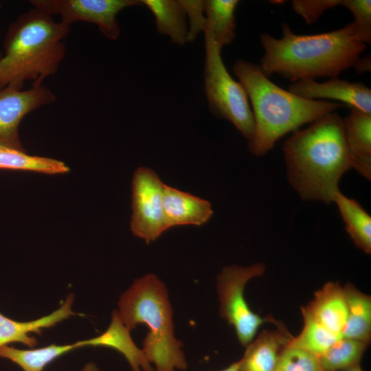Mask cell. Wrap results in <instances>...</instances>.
I'll return each mask as SVG.
<instances>
[{
	"mask_svg": "<svg viewBox=\"0 0 371 371\" xmlns=\"http://www.w3.org/2000/svg\"><path fill=\"white\" fill-rule=\"evenodd\" d=\"M205 49L204 88L209 109L215 117L230 122L249 142L254 134L255 122L247 92L229 74L221 49L207 37Z\"/></svg>",
	"mask_w": 371,
	"mask_h": 371,
	"instance_id": "8992f818",
	"label": "cell"
},
{
	"mask_svg": "<svg viewBox=\"0 0 371 371\" xmlns=\"http://www.w3.org/2000/svg\"><path fill=\"white\" fill-rule=\"evenodd\" d=\"M311 315L330 332L341 337L347 318L343 286L338 282H328L314 293L304 306Z\"/></svg>",
	"mask_w": 371,
	"mask_h": 371,
	"instance_id": "9a60e30c",
	"label": "cell"
},
{
	"mask_svg": "<svg viewBox=\"0 0 371 371\" xmlns=\"http://www.w3.org/2000/svg\"><path fill=\"white\" fill-rule=\"evenodd\" d=\"M0 169L27 170L54 175L67 172L63 161L45 157L32 156L25 151L0 147Z\"/></svg>",
	"mask_w": 371,
	"mask_h": 371,
	"instance_id": "cb8c5ba5",
	"label": "cell"
},
{
	"mask_svg": "<svg viewBox=\"0 0 371 371\" xmlns=\"http://www.w3.org/2000/svg\"><path fill=\"white\" fill-rule=\"evenodd\" d=\"M346 144L349 150L352 169L371 179V113L350 109L343 119Z\"/></svg>",
	"mask_w": 371,
	"mask_h": 371,
	"instance_id": "5bb4252c",
	"label": "cell"
},
{
	"mask_svg": "<svg viewBox=\"0 0 371 371\" xmlns=\"http://www.w3.org/2000/svg\"><path fill=\"white\" fill-rule=\"evenodd\" d=\"M370 56L367 55L363 57H359L355 63L353 67H355L359 74L366 71H370Z\"/></svg>",
	"mask_w": 371,
	"mask_h": 371,
	"instance_id": "f546056e",
	"label": "cell"
},
{
	"mask_svg": "<svg viewBox=\"0 0 371 371\" xmlns=\"http://www.w3.org/2000/svg\"><path fill=\"white\" fill-rule=\"evenodd\" d=\"M164 186L149 168H138L133 174L131 229L146 243L155 241L170 229L164 210Z\"/></svg>",
	"mask_w": 371,
	"mask_h": 371,
	"instance_id": "ba28073f",
	"label": "cell"
},
{
	"mask_svg": "<svg viewBox=\"0 0 371 371\" xmlns=\"http://www.w3.org/2000/svg\"><path fill=\"white\" fill-rule=\"evenodd\" d=\"M81 347H83L82 340L71 344H51L30 350L18 349L7 345L0 348V357L10 360L23 371H42L56 359Z\"/></svg>",
	"mask_w": 371,
	"mask_h": 371,
	"instance_id": "7402d4cb",
	"label": "cell"
},
{
	"mask_svg": "<svg viewBox=\"0 0 371 371\" xmlns=\"http://www.w3.org/2000/svg\"><path fill=\"white\" fill-rule=\"evenodd\" d=\"M289 91L308 100H335L350 109L371 113V89L360 82H351L337 77L331 78L324 82L305 79L293 82Z\"/></svg>",
	"mask_w": 371,
	"mask_h": 371,
	"instance_id": "8fae6325",
	"label": "cell"
},
{
	"mask_svg": "<svg viewBox=\"0 0 371 371\" xmlns=\"http://www.w3.org/2000/svg\"><path fill=\"white\" fill-rule=\"evenodd\" d=\"M189 20L187 42H192L198 34L204 30V1L178 0Z\"/></svg>",
	"mask_w": 371,
	"mask_h": 371,
	"instance_id": "f1b7e54d",
	"label": "cell"
},
{
	"mask_svg": "<svg viewBox=\"0 0 371 371\" xmlns=\"http://www.w3.org/2000/svg\"><path fill=\"white\" fill-rule=\"evenodd\" d=\"M82 371H99V370L93 363L91 362L86 364Z\"/></svg>",
	"mask_w": 371,
	"mask_h": 371,
	"instance_id": "1f68e13d",
	"label": "cell"
},
{
	"mask_svg": "<svg viewBox=\"0 0 371 371\" xmlns=\"http://www.w3.org/2000/svg\"><path fill=\"white\" fill-rule=\"evenodd\" d=\"M265 269L262 262L246 267L229 265L223 268L216 278L220 315L233 326L238 341L245 347L255 338L259 328L271 320L254 312L244 295L247 282L262 276Z\"/></svg>",
	"mask_w": 371,
	"mask_h": 371,
	"instance_id": "52a82bcc",
	"label": "cell"
},
{
	"mask_svg": "<svg viewBox=\"0 0 371 371\" xmlns=\"http://www.w3.org/2000/svg\"><path fill=\"white\" fill-rule=\"evenodd\" d=\"M153 14L157 31L177 45L187 43L188 28L186 14L179 3L174 0H140Z\"/></svg>",
	"mask_w": 371,
	"mask_h": 371,
	"instance_id": "44dd1931",
	"label": "cell"
},
{
	"mask_svg": "<svg viewBox=\"0 0 371 371\" xmlns=\"http://www.w3.org/2000/svg\"><path fill=\"white\" fill-rule=\"evenodd\" d=\"M283 36L278 39L267 33L260 35L265 54L260 67L269 77L278 74L291 81L337 77L353 67L366 48L354 36L352 23L322 34H294L287 23H282Z\"/></svg>",
	"mask_w": 371,
	"mask_h": 371,
	"instance_id": "7a4b0ae2",
	"label": "cell"
},
{
	"mask_svg": "<svg viewBox=\"0 0 371 371\" xmlns=\"http://www.w3.org/2000/svg\"><path fill=\"white\" fill-rule=\"evenodd\" d=\"M163 204L169 228L179 225L201 226L208 222L213 214L208 201L166 184Z\"/></svg>",
	"mask_w": 371,
	"mask_h": 371,
	"instance_id": "4fadbf2b",
	"label": "cell"
},
{
	"mask_svg": "<svg viewBox=\"0 0 371 371\" xmlns=\"http://www.w3.org/2000/svg\"><path fill=\"white\" fill-rule=\"evenodd\" d=\"M291 335L280 330H265L246 346L238 371H275Z\"/></svg>",
	"mask_w": 371,
	"mask_h": 371,
	"instance_id": "2e32d148",
	"label": "cell"
},
{
	"mask_svg": "<svg viewBox=\"0 0 371 371\" xmlns=\"http://www.w3.org/2000/svg\"><path fill=\"white\" fill-rule=\"evenodd\" d=\"M233 71L251 103L255 131L248 148L256 157L267 154L286 134L344 106L299 97L272 82L259 65L249 61L238 59Z\"/></svg>",
	"mask_w": 371,
	"mask_h": 371,
	"instance_id": "3957f363",
	"label": "cell"
},
{
	"mask_svg": "<svg viewBox=\"0 0 371 371\" xmlns=\"http://www.w3.org/2000/svg\"><path fill=\"white\" fill-rule=\"evenodd\" d=\"M347 306V318L341 337L371 341V297L350 283L343 286Z\"/></svg>",
	"mask_w": 371,
	"mask_h": 371,
	"instance_id": "d6986e66",
	"label": "cell"
},
{
	"mask_svg": "<svg viewBox=\"0 0 371 371\" xmlns=\"http://www.w3.org/2000/svg\"><path fill=\"white\" fill-rule=\"evenodd\" d=\"M56 99L54 92L42 84H34L27 90L13 86L0 88V147L25 151L19 137L21 121Z\"/></svg>",
	"mask_w": 371,
	"mask_h": 371,
	"instance_id": "30bf717a",
	"label": "cell"
},
{
	"mask_svg": "<svg viewBox=\"0 0 371 371\" xmlns=\"http://www.w3.org/2000/svg\"><path fill=\"white\" fill-rule=\"evenodd\" d=\"M275 371H324L318 357L302 349L286 346Z\"/></svg>",
	"mask_w": 371,
	"mask_h": 371,
	"instance_id": "484cf974",
	"label": "cell"
},
{
	"mask_svg": "<svg viewBox=\"0 0 371 371\" xmlns=\"http://www.w3.org/2000/svg\"><path fill=\"white\" fill-rule=\"evenodd\" d=\"M345 6L352 14V22L355 38L366 45L371 43V1L342 0Z\"/></svg>",
	"mask_w": 371,
	"mask_h": 371,
	"instance_id": "4316f807",
	"label": "cell"
},
{
	"mask_svg": "<svg viewBox=\"0 0 371 371\" xmlns=\"http://www.w3.org/2000/svg\"><path fill=\"white\" fill-rule=\"evenodd\" d=\"M287 181L304 201L333 203L339 181L352 169L343 118L332 112L282 144Z\"/></svg>",
	"mask_w": 371,
	"mask_h": 371,
	"instance_id": "6da1fadb",
	"label": "cell"
},
{
	"mask_svg": "<svg viewBox=\"0 0 371 371\" xmlns=\"http://www.w3.org/2000/svg\"><path fill=\"white\" fill-rule=\"evenodd\" d=\"M239 368V361H235L230 364L227 368L220 370V371H238Z\"/></svg>",
	"mask_w": 371,
	"mask_h": 371,
	"instance_id": "4dcf8cb0",
	"label": "cell"
},
{
	"mask_svg": "<svg viewBox=\"0 0 371 371\" xmlns=\"http://www.w3.org/2000/svg\"><path fill=\"white\" fill-rule=\"evenodd\" d=\"M238 0L204 1L205 37L210 38L221 49L236 36L235 11Z\"/></svg>",
	"mask_w": 371,
	"mask_h": 371,
	"instance_id": "ac0fdd59",
	"label": "cell"
},
{
	"mask_svg": "<svg viewBox=\"0 0 371 371\" xmlns=\"http://www.w3.org/2000/svg\"><path fill=\"white\" fill-rule=\"evenodd\" d=\"M69 31L70 26L34 7L19 15L3 38L0 88L22 89L27 80L42 84L43 79L55 74L65 57L63 40Z\"/></svg>",
	"mask_w": 371,
	"mask_h": 371,
	"instance_id": "277c9868",
	"label": "cell"
},
{
	"mask_svg": "<svg viewBox=\"0 0 371 371\" xmlns=\"http://www.w3.org/2000/svg\"><path fill=\"white\" fill-rule=\"evenodd\" d=\"M301 313L304 323L302 330L298 335L291 336L287 345L319 357L341 337L323 326L304 306L301 308Z\"/></svg>",
	"mask_w": 371,
	"mask_h": 371,
	"instance_id": "603a6c76",
	"label": "cell"
},
{
	"mask_svg": "<svg viewBox=\"0 0 371 371\" xmlns=\"http://www.w3.org/2000/svg\"><path fill=\"white\" fill-rule=\"evenodd\" d=\"M117 313L130 330L139 324L147 326L142 350L156 371L187 369L182 343L175 335L168 291L156 275L146 274L136 279L120 296Z\"/></svg>",
	"mask_w": 371,
	"mask_h": 371,
	"instance_id": "5b68a950",
	"label": "cell"
},
{
	"mask_svg": "<svg viewBox=\"0 0 371 371\" xmlns=\"http://www.w3.org/2000/svg\"><path fill=\"white\" fill-rule=\"evenodd\" d=\"M130 332L115 310L106 331L99 336L85 339L86 346L113 348L124 356L133 371H154L142 349L134 343Z\"/></svg>",
	"mask_w": 371,
	"mask_h": 371,
	"instance_id": "e0dca14e",
	"label": "cell"
},
{
	"mask_svg": "<svg viewBox=\"0 0 371 371\" xmlns=\"http://www.w3.org/2000/svg\"><path fill=\"white\" fill-rule=\"evenodd\" d=\"M30 2L34 8L51 16L59 15L60 21L69 26L78 21L95 24L110 40L117 39L120 34L117 14L126 8L142 4L138 0H31Z\"/></svg>",
	"mask_w": 371,
	"mask_h": 371,
	"instance_id": "9c48e42d",
	"label": "cell"
},
{
	"mask_svg": "<svg viewBox=\"0 0 371 371\" xmlns=\"http://www.w3.org/2000/svg\"><path fill=\"white\" fill-rule=\"evenodd\" d=\"M369 344L340 337L319 359L324 371H335L361 365Z\"/></svg>",
	"mask_w": 371,
	"mask_h": 371,
	"instance_id": "d4e9b609",
	"label": "cell"
},
{
	"mask_svg": "<svg viewBox=\"0 0 371 371\" xmlns=\"http://www.w3.org/2000/svg\"><path fill=\"white\" fill-rule=\"evenodd\" d=\"M335 371H364L361 367V365L356 366L352 368L344 369V370H335Z\"/></svg>",
	"mask_w": 371,
	"mask_h": 371,
	"instance_id": "d6a6232c",
	"label": "cell"
},
{
	"mask_svg": "<svg viewBox=\"0 0 371 371\" xmlns=\"http://www.w3.org/2000/svg\"><path fill=\"white\" fill-rule=\"evenodd\" d=\"M344 221L345 229L355 245L371 254V216L354 199L337 192L333 199Z\"/></svg>",
	"mask_w": 371,
	"mask_h": 371,
	"instance_id": "ffe728a7",
	"label": "cell"
},
{
	"mask_svg": "<svg viewBox=\"0 0 371 371\" xmlns=\"http://www.w3.org/2000/svg\"><path fill=\"white\" fill-rule=\"evenodd\" d=\"M342 0H293V10L305 20L306 24L314 23L326 10L341 5Z\"/></svg>",
	"mask_w": 371,
	"mask_h": 371,
	"instance_id": "83f0119b",
	"label": "cell"
},
{
	"mask_svg": "<svg viewBox=\"0 0 371 371\" xmlns=\"http://www.w3.org/2000/svg\"><path fill=\"white\" fill-rule=\"evenodd\" d=\"M74 295L70 293L59 308L50 314L29 322H18L0 313V348L11 343H21L33 348L37 345L36 339L31 333L41 335L44 328L78 315L71 310Z\"/></svg>",
	"mask_w": 371,
	"mask_h": 371,
	"instance_id": "7c38bea8",
	"label": "cell"
}]
</instances>
